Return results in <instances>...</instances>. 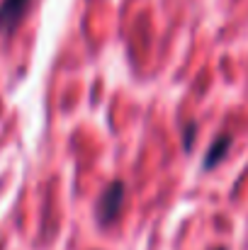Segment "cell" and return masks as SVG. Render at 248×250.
Instances as JSON below:
<instances>
[{
	"mask_svg": "<svg viewBox=\"0 0 248 250\" xmlns=\"http://www.w3.org/2000/svg\"><path fill=\"white\" fill-rule=\"evenodd\" d=\"M124 197H127V187H124L122 180H114V182H110L102 189V194H100V199L95 204V219H97L100 226H107V224H112L119 216Z\"/></svg>",
	"mask_w": 248,
	"mask_h": 250,
	"instance_id": "obj_1",
	"label": "cell"
},
{
	"mask_svg": "<svg viewBox=\"0 0 248 250\" xmlns=\"http://www.w3.org/2000/svg\"><path fill=\"white\" fill-rule=\"evenodd\" d=\"M29 0H0V32L10 34L24 17Z\"/></svg>",
	"mask_w": 248,
	"mask_h": 250,
	"instance_id": "obj_2",
	"label": "cell"
},
{
	"mask_svg": "<svg viewBox=\"0 0 248 250\" xmlns=\"http://www.w3.org/2000/svg\"><path fill=\"white\" fill-rule=\"evenodd\" d=\"M229 148H231V134H219V136L212 141L209 151L204 153V158H202V167H204V170L217 167L222 161H224V158H226Z\"/></svg>",
	"mask_w": 248,
	"mask_h": 250,
	"instance_id": "obj_3",
	"label": "cell"
},
{
	"mask_svg": "<svg viewBox=\"0 0 248 250\" xmlns=\"http://www.w3.org/2000/svg\"><path fill=\"white\" fill-rule=\"evenodd\" d=\"M195 136H197V124L192 122V124H187L185 126V136H182V146L190 151V146L195 144Z\"/></svg>",
	"mask_w": 248,
	"mask_h": 250,
	"instance_id": "obj_4",
	"label": "cell"
},
{
	"mask_svg": "<svg viewBox=\"0 0 248 250\" xmlns=\"http://www.w3.org/2000/svg\"><path fill=\"white\" fill-rule=\"evenodd\" d=\"M214 250H226V248H214Z\"/></svg>",
	"mask_w": 248,
	"mask_h": 250,
	"instance_id": "obj_5",
	"label": "cell"
}]
</instances>
